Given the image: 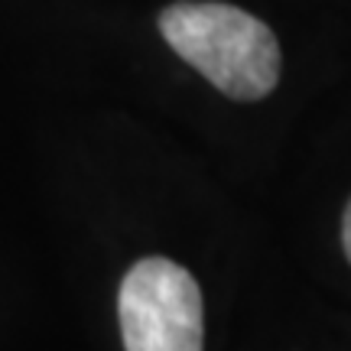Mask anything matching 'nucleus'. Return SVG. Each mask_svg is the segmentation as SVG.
I'll return each mask as SVG.
<instances>
[{"instance_id":"f257e3e1","label":"nucleus","mask_w":351,"mask_h":351,"mask_svg":"<svg viewBox=\"0 0 351 351\" xmlns=\"http://www.w3.org/2000/svg\"><path fill=\"white\" fill-rule=\"evenodd\" d=\"M160 33L179 59L228 98H267L280 82V43L274 29L241 7L179 0L160 13Z\"/></svg>"},{"instance_id":"f03ea898","label":"nucleus","mask_w":351,"mask_h":351,"mask_svg":"<svg viewBox=\"0 0 351 351\" xmlns=\"http://www.w3.org/2000/svg\"><path fill=\"white\" fill-rule=\"evenodd\" d=\"M117 315L127 351H202V289L176 261L134 263L117 293Z\"/></svg>"},{"instance_id":"7ed1b4c3","label":"nucleus","mask_w":351,"mask_h":351,"mask_svg":"<svg viewBox=\"0 0 351 351\" xmlns=\"http://www.w3.org/2000/svg\"><path fill=\"white\" fill-rule=\"evenodd\" d=\"M341 244H345V254H348V261H351V202H348V208H345V221H341Z\"/></svg>"}]
</instances>
